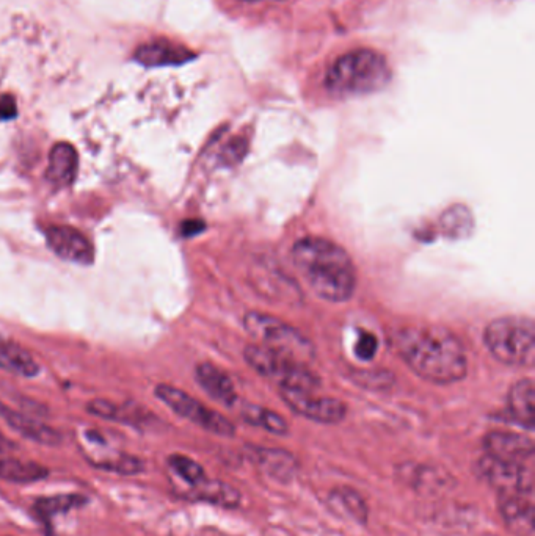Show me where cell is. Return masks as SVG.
Segmentation results:
<instances>
[{
  "instance_id": "1",
  "label": "cell",
  "mask_w": 535,
  "mask_h": 536,
  "mask_svg": "<svg viewBox=\"0 0 535 536\" xmlns=\"http://www.w3.org/2000/svg\"><path fill=\"white\" fill-rule=\"evenodd\" d=\"M394 345L407 366L430 383L451 384L468 372L465 348L459 337L438 325L405 326Z\"/></svg>"
},
{
  "instance_id": "2",
  "label": "cell",
  "mask_w": 535,
  "mask_h": 536,
  "mask_svg": "<svg viewBox=\"0 0 535 536\" xmlns=\"http://www.w3.org/2000/svg\"><path fill=\"white\" fill-rule=\"evenodd\" d=\"M292 259L317 297L343 303L354 295L357 268L343 247L322 237H305L292 248Z\"/></svg>"
},
{
  "instance_id": "3",
  "label": "cell",
  "mask_w": 535,
  "mask_h": 536,
  "mask_svg": "<svg viewBox=\"0 0 535 536\" xmlns=\"http://www.w3.org/2000/svg\"><path fill=\"white\" fill-rule=\"evenodd\" d=\"M391 68L386 58L371 49L347 52L330 66L325 87L336 98L369 95L390 84Z\"/></svg>"
},
{
  "instance_id": "4",
  "label": "cell",
  "mask_w": 535,
  "mask_h": 536,
  "mask_svg": "<svg viewBox=\"0 0 535 536\" xmlns=\"http://www.w3.org/2000/svg\"><path fill=\"white\" fill-rule=\"evenodd\" d=\"M488 350L507 366L532 367L535 363V328L528 317H501L484 333Z\"/></svg>"
},
{
  "instance_id": "5",
  "label": "cell",
  "mask_w": 535,
  "mask_h": 536,
  "mask_svg": "<svg viewBox=\"0 0 535 536\" xmlns=\"http://www.w3.org/2000/svg\"><path fill=\"white\" fill-rule=\"evenodd\" d=\"M245 330L270 352L310 366L316 356L313 342L294 326L263 312H250L244 319Z\"/></svg>"
},
{
  "instance_id": "6",
  "label": "cell",
  "mask_w": 535,
  "mask_h": 536,
  "mask_svg": "<svg viewBox=\"0 0 535 536\" xmlns=\"http://www.w3.org/2000/svg\"><path fill=\"white\" fill-rule=\"evenodd\" d=\"M244 355L245 361L258 374L277 383L280 389L314 392L321 388V380L310 370V366H303L292 359L270 352L263 345H248Z\"/></svg>"
},
{
  "instance_id": "7",
  "label": "cell",
  "mask_w": 535,
  "mask_h": 536,
  "mask_svg": "<svg viewBox=\"0 0 535 536\" xmlns=\"http://www.w3.org/2000/svg\"><path fill=\"white\" fill-rule=\"evenodd\" d=\"M156 397L178 416L184 417L209 433L225 436V438L236 435V427L225 416L204 406L203 403L175 386L159 384L156 388Z\"/></svg>"
},
{
  "instance_id": "8",
  "label": "cell",
  "mask_w": 535,
  "mask_h": 536,
  "mask_svg": "<svg viewBox=\"0 0 535 536\" xmlns=\"http://www.w3.org/2000/svg\"><path fill=\"white\" fill-rule=\"evenodd\" d=\"M477 469H479V475L482 479L488 485L493 486L499 494H534V461L509 463V461L496 460V458L485 455L477 463Z\"/></svg>"
},
{
  "instance_id": "9",
  "label": "cell",
  "mask_w": 535,
  "mask_h": 536,
  "mask_svg": "<svg viewBox=\"0 0 535 536\" xmlns=\"http://www.w3.org/2000/svg\"><path fill=\"white\" fill-rule=\"evenodd\" d=\"M281 397L292 411L319 424H338L347 414V406L341 400L317 397L314 392L281 389Z\"/></svg>"
},
{
  "instance_id": "10",
  "label": "cell",
  "mask_w": 535,
  "mask_h": 536,
  "mask_svg": "<svg viewBox=\"0 0 535 536\" xmlns=\"http://www.w3.org/2000/svg\"><path fill=\"white\" fill-rule=\"evenodd\" d=\"M46 242L52 253L57 254L63 261L90 265L95 259V250L90 240L71 226H51L46 231Z\"/></svg>"
},
{
  "instance_id": "11",
  "label": "cell",
  "mask_w": 535,
  "mask_h": 536,
  "mask_svg": "<svg viewBox=\"0 0 535 536\" xmlns=\"http://www.w3.org/2000/svg\"><path fill=\"white\" fill-rule=\"evenodd\" d=\"M499 511L507 529L515 536H534V494H499Z\"/></svg>"
},
{
  "instance_id": "12",
  "label": "cell",
  "mask_w": 535,
  "mask_h": 536,
  "mask_svg": "<svg viewBox=\"0 0 535 536\" xmlns=\"http://www.w3.org/2000/svg\"><path fill=\"white\" fill-rule=\"evenodd\" d=\"M484 449L488 457L509 463L534 461V441L528 436L510 431H492L484 438Z\"/></svg>"
},
{
  "instance_id": "13",
  "label": "cell",
  "mask_w": 535,
  "mask_h": 536,
  "mask_svg": "<svg viewBox=\"0 0 535 536\" xmlns=\"http://www.w3.org/2000/svg\"><path fill=\"white\" fill-rule=\"evenodd\" d=\"M0 417L10 425L16 433L37 442L41 446L55 447L62 444V435L55 428L49 427L44 422L37 421L27 414L11 410L10 406L0 403Z\"/></svg>"
},
{
  "instance_id": "14",
  "label": "cell",
  "mask_w": 535,
  "mask_h": 536,
  "mask_svg": "<svg viewBox=\"0 0 535 536\" xmlns=\"http://www.w3.org/2000/svg\"><path fill=\"white\" fill-rule=\"evenodd\" d=\"M135 62L146 68H161V66H178L190 62L195 54L187 48L170 41H151L142 44L134 54Z\"/></svg>"
},
{
  "instance_id": "15",
  "label": "cell",
  "mask_w": 535,
  "mask_h": 536,
  "mask_svg": "<svg viewBox=\"0 0 535 536\" xmlns=\"http://www.w3.org/2000/svg\"><path fill=\"white\" fill-rule=\"evenodd\" d=\"M248 457L256 464L264 474L270 479L278 482H291L297 474V460L292 453L281 449H263V447H253L248 453Z\"/></svg>"
},
{
  "instance_id": "16",
  "label": "cell",
  "mask_w": 535,
  "mask_h": 536,
  "mask_svg": "<svg viewBox=\"0 0 535 536\" xmlns=\"http://www.w3.org/2000/svg\"><path fill=\"white\" fill-rule=\"evenodd\" d=\"M77 165L79 157L74 146L70 143H57L49 153L46 179L55 187H68L76 179Z\"/></svg>"
},
{
  "instance_id": "17",
  "label": "cell",
  "mask_w": 535,
  "mask_h": 536,
  "mask_svg": "<svg viewBox=\"0 0 535 536\" xmlns=\"http://www.w3.org/2000/svg\"><path fill=\"white\" fill-rule=\"evenodd\" d=\"M0 370L18 377L32 378L37 377L41 369L32 353L0 334Z\"/></svg>"
},
{
  "instance_id": "18",
  "label": "cell",
  "mask_w": 535,
  "mask_h": 536,
  "mask_svg": "<svg viewBox=\"0 0 535 536\" xmlns=\"http://www.w3.org/2000/svg\"><path fill=\"white\" fill-rule=\"evenodd\" d=\"M195 377L201 388L208 392L212 399L225 406H233L236 403L237 395L233 381L219 367L209 363L200 364L195 370Z\"/></svg>"
},
{
  "instance_id": "19",
  "label": "cell",
  "mask_w": 535,
  "mask_h": 536,
  "mask_svg": "<svg viewBox=\"0 0 535 536\" xmlns=\"http://www.w3.org/2000/svg\"><path fill=\"white\" fill-rule=\"evenodd\" d=\"M507 408L510 416L518 424L532 430L535 421V389L534 381L525 378L515 383L507 397Z\"/></svg>"
},
{
  "instance_id": "20",
  "label": "cell",
  "mask_w": 535,
  "mask_h": 536,
  "mask_svg": "<svg viewBox=\"0 0 535 536\" xmlns=\"http://www.w3.org/2000/svg\"><path fill=\"white\" fill-rule=\"evenodd\" d=\"M189 497L200 502L234 508L241 502V493L234 486L220 480H201L197 485L189 486Z\"/></svg>"
},
{
  "instance_id": "21",
  "label": "cell",
  "mask_w": 535,
  "mask_h": 536,
  "mask_svg": "<svg viewBox=\"0 0 535 536\" xmlns=\"http://www.w3.org/2000/svg\"><path fill=\"white\" fill-rule=\"evenodd\" d=\"M48 469L35 461H22L0 453V479L10 483H33L48 477Z\"/></svg>"
},
{
  "instance_id": "22",
  "label": "cell",
  "mask_w": 535,
  "mask_h": 536,
  "mask_svg": "<svg viewBox=\"0 0 535 536\" xmlns=\"http://www.w3.org/2000/svg\"><path fill=\"white\" fill-rule=\"evenodd\" d=\"M441 231L452 240L468 239L473 234L474 218L465 206H452L441 215Z\"/></svg>"
},
{
  "instance_id": "23",
  "label": "cell",
  "mask_w": 535,
  "mask_h": 536,
  "mask_svg": "<svg viewBox=\"0 0 535 536\" xmlns=\"http://www.w3.org/2000/svg\"><path fill=\"white\" fill-rule=\"evenodd\" d=\"M241 416L248 424L264 428V430L270 431L273 435H286L289 431L288 422L283 416L275 413V411L267 410L263 406L247 403V405L242 406Z\"/></svg>"
},
{
  "instance_id": "24",
  "label": "cell",
  "mask_w": 535,
  "mask_h": 536,
  "mask_svg": "<svg viewBox=\"0 0 535 536\" xmlns=\"http://www.w3.org/2000/svg\"><path fill=\"white\" fill-rule=\"evenodd\" d=\"M330 502L336 508H341L344 513H347L355 521L361 522V524L368 522V504L364 502L363 496L357 493L355 489L346 488V486L336 489L330 496Z\"/></svg>"
},
{
  "instance_id": "25",
  "label": "cell",
  "mask_w": 535,
  "mask_h": 536,
  "mask_svg": "<svg viewBox=\"0 0 535 536\" xmlns=\"http://www.w3.org/2000/svg\"><path fill=\"white\" fill-rule=\"evenodd\" d=\"M87 411L93 416L101 417L104 421L121 422V424H135L142 419L137 411L131 410L128 406L109 402V400H93L88 403Z\"/></svg>"
},
{
  "instance_id": "26",
  "label": "cell",
  "mask_w": 535,
  "mask_h": 536,
  "mask_svg": "<svg viewBox=\"0 0 535 536\" xmlns=\"http://www.w3.org/2000/svg\"><path fill=\"white\" fill-rule=\"evenodd\" d=\"M87 500L85 497L74 496V494H66V496H54L43 497L38 499L35 504V511L41 519L51 521L57 515H62L66 511L73 510V508L81 507Z\"/></svg>"
},
{
  "instance_id": "27",
  "label": "cell",
  "mask_w": 535,
  "mask_h": 536,
  "mask_svg": "<svg viewBox=\"0 0 535 536\" xmlns=\"http://www.w3.org/2000/svg\"><path fill=\"white\" fill-rule=\"evenodd\" d=\"M168 466L173 469L176 475L182 482L187 483L189 486L197 485L201 480L206 479V472H204L203 466L192 458L186 457V455H172L168 458Z\"/></svg>"
},
{
  "instance_id": "28",
  "label": "cell",
  "mask_w": 535,
  "mask_h": 536,
  "mask_svg": "<svg viewBox=\"0 0 535 536\" xmlns=\"http://www.w3.org/2000/svg\"><path fill=\"white\" fill-rule=\"evenodd\" d=\"M98 468L104 469L113 474L124 475V477H132V475L140 474L143 471V463L139 458L120 453L117 457L107 458V460L96 461Z\"/></svg>"
},
{
  "instance_id": "29",
  "label": "cell",
  "mask_w": 535,
  "mask_h": 536,
  "mask_svg": "<svg viewBox=\"0 0 535 536\" xmlns=\"http://www.w3.org/2000/svg\"><path fill=\"white\" fill-rule=\"evenodd\" d=\"M247 151V140L242 137H236L223 148L220 159L226 165H237V163H241L244 157L247 156Z\"/></svg>"
},
{
  "instance_id": "30",
  "label": "cell",
  "mask_w": 535,
  "mask_h": 536,
  "mask_svg": "<svg viewBox=\"0 0 535 536\" xmlns=\"http://www.w3.org/2000/svg\"><path fill=\"white\" fill-rule=\"evenodd\" d=\"M377 350H379L377 337L374 334L361 331L357 344H355V355H357V358L361 359V361H371Z\"/></svg>"
},
{
  "instance_id": "31",
  "label": "cell",
  "mask_w": 535,
  "mask_h": 536,
  "mask_svg": "<svg viewBox=\"0 0 535 536\" xmlns=\"http://www.w3.org/2000/svg\"><path fill=\"white\" fill-rule=\"evenodd\" d=\"M393 375L390 372H369L368 375H357V383L369 389H386L393 384Z\"/></svg>"
},
{
  "instance_id": "32",
  "label": "cell",
  "mask_w": 535,
  "mask_h": 536,
  "mask_svg": "<svg viewBox=\"0 0 535 536\" xmlns=\"http://www.w3.org/2000/svg\"><path fill=\"white\" fill-rule=\"evenodd\" d=\"M18 116V104L11 95L0 96V121L15 120Z\"/></svg>"
},
{
  "instance_id": "33",
  "label": "cell",
  "mask_w": 535,
  "mask_h": 536,
  "mask_svg": "<svg viewBox=\"0 0 535 536\" xmlns=\"http://www.w3.org/2000/svg\"><path fill=\"white\" fill-rule=\"evenodd\" d=\"M204 223L200 220H187L181 225V234L184 237H192L200 234L204 229Z\"/></svg>"
},
{
  "instance_id": "34",
  "label": "cell",
  "mask_w": 535,
  "mask_h": 536,
  "mask_svg": "<svg viewBox=\"0 0 535 536\" xmlns=\"http://www.w3.org/2000/svg\"><path fill=\"white\" fill-rule=\"evenodd\" d=\"M13 449H16L15 442L8 439L4 433H0V453L10 452Z\"/></svg>"
},
{
  "instance_id": "35",
  "label": "cell",
  "mask_w": 535,
  "mask_h": 536,
  "mask_svg": "<svg viewBox=\"0 0 535 536\" xmlns=\"http://www.w3.org/2000/svg\"><path fill=\"white\" fill-rule=\"evenodd\" d=\"M244 2H261V0H244ZM277 2H284V0H277Z\"/></svg>"
}]
</instances>
